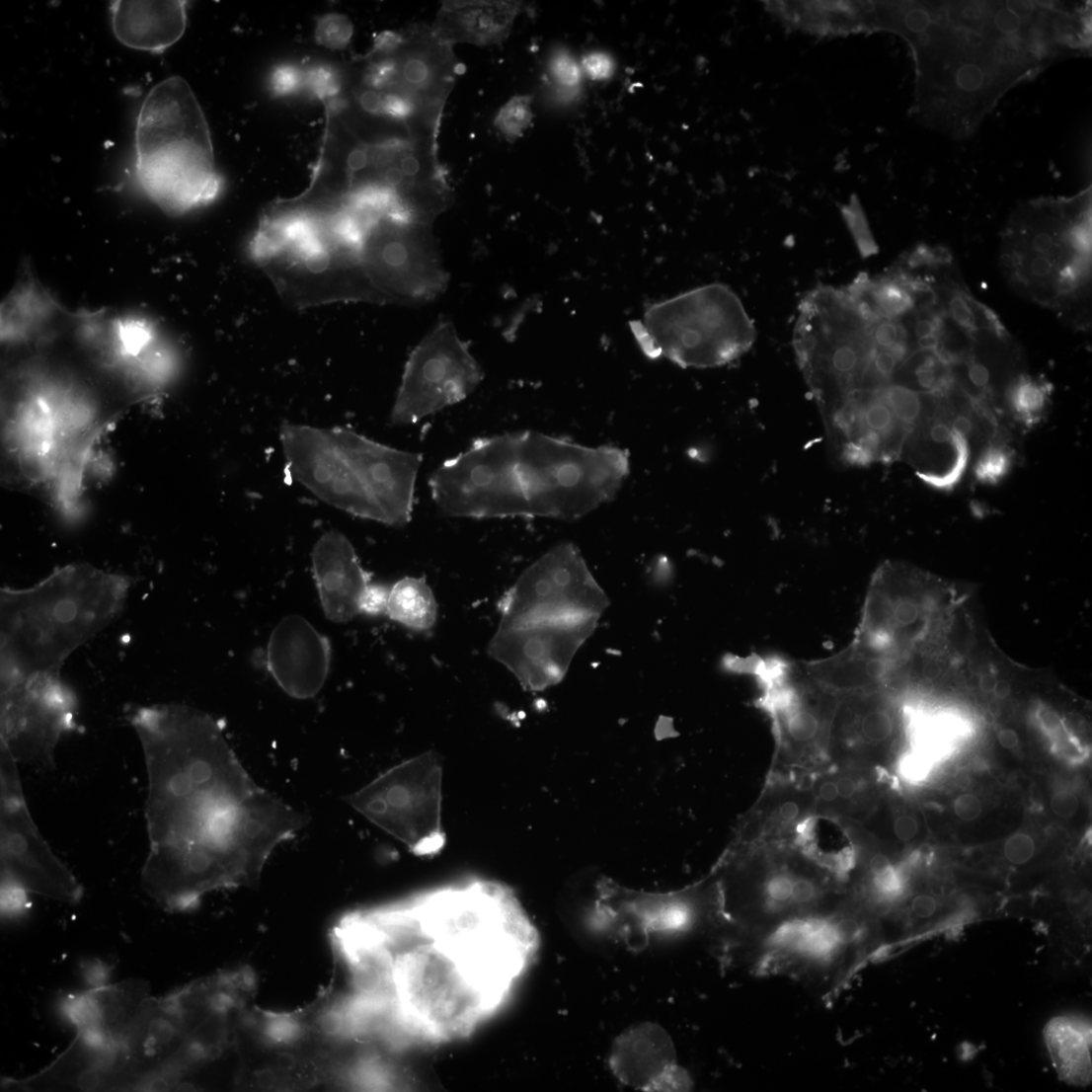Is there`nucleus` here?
Instances as JSON below:
<instances>
[{
    "mask_svg": "<svg viewBox=\"0 0 1092 1092\" xmlns=\"http://www.w3.org/2000/svg\"><path fill=\"white\" fill-rule=\"evenodd\" d=\"M1091 1024L1077 1016L1050 1021L1044 1031L1047 1049L1059 1077L1068 1084L1091 1082Z\"/></svg>",
    "mask_w": 1092,
    "mask_h": 1092,
    "instance_id": "393cba45",
    "label": "nucleus"
},
{
    "mask_svg": "<svg viewBox=\"0 0 1092 1092\" xmlns=\"http://www.w3.org/2000/svg\"><path fill=\"white\" fill-rule=\"evenodd\" d=\"M913 47L918 112L934 129L974 133L999 100L1059 59L1087 51V6L948 2L892 6Z\"/></svg>",
    "mask_w": 1092,
    "mask_h": 1092,
    "instance_id": "7ed1b4c3",
    "label": "nucleus"
},
{
    "mask_svg": "<svg viewBox=\"0 0 1092 1092\" xmlns=\"http://www.w3.org/2000/svg\"><path fill=\"white\" fill-rule=\"evenodd\" d=\"M968 381L975 389L983 392L989 389L991 373L983 363L973 361L968 367Z\"/></svg>",
    "mask_w": 1092,
    "mask_h": 1092,
    "instance_id": "c03bdc74",
    "label": "nucleus"
},
{
    "mask_svg": "<svg viewBox=\"0 0 1092 1092\" xmlns=\"http://www.w3.org/2000/svg\"><path fill=\"white\" fill-rule=\"evenodd\" d=\"M550 75L564 92H574L581 86L583 70L575 58L566 51L555 53L550 61Z\"/></svg>",
    "mask_w": 1092,
    "mask_h": 1092,
    "instance_id": "7c9ffc66",
    "label": "nucleus"
},
{
    "mask_svg": "<svg viewBox=\"0 0 1092 1092\" xmlns=\"http://www.w3.org/2000/svg\"><path fill=\"white\" fill-rule=\"evenodd\" d=\"M310 80L313 84L314 91L320 97L324 95H335L339 91L338 81H336V77H334L333 74L326 69H317L312 71Z\"/></svg>",
    "mask_w": 1092,
    "mask_h": 1092,
    "instance_id": "37998d69",
    "label": "nucleus"
},
{
    "mask_svg": "<svg viewBox=\"0 0 1092 1092\" xmlns=\"http://www.w3.org/2000/svg\"><path fill=\"white\" fill-rule=\"evenodd\" d=\"M353 35L350 19L340 14H330L320 20L316 38L319 44L334 50L346 48Z\"/></svg>",
    "mask_w": 1092,
    "mask_h": 1092,
    "instance_id": "c756f323",
    "label": "nucleus"
},
{
    "mask_svg": "<svg viewBox=\"0 0 1092 1092\" xmlns=\"http://www.w3.org/2000/svg\"><path fill=\"white\" fill-rule=\"evenodd\" d=\"M735 942L749 974L800 983L825 1002L844 992L865 963L887 949L876 923L847 897Z\"/></svg>",
    "mask_w": 1092,
    "mask_h": 1092,
    "instance_id": "6e6552de",
    "label": "nucleus"
},
{
    "mask_svg": "<svg viewBox=\"0 0 1092 1092\" xmlns=\"http://www.w3.org/2000/svg\"><path fill=\"white\" fill-rule=\"evenodd\" d=\"M894 829L899 841L909 842L918 832V823L911 816H901L896 819Z\"/></svg>",
    "mask_w": 1092,
    "mask_h": 1092,
    "instance_id": "a18cd8bd",
    "label": "nucleus"
},
{
    "mask_svg": "<svg viewBox=\"0 0 1092 1092\" xmlns=\"http://www.w3.org/2000/svg\"><path fill=\"white\" fill-rule=\"evenodd\" d=\"M113 31L123 46L162 53L182 39L187 28V3L117 0L111 4Z\"/></svg>",
    "mask_w": 1092,
    "mask_h": 1092,
    "instance_id": "5701e85b",
    "label": "nucleus"
},
{
    "mask_svg": "<svg viewBox=\"0 0 1092 1092\" xmlns=\"http://www.w3.org/2000/svg\"><path fill=\"white\" fill-rule=\"evenodd\" d=\"M911 336L914 341L929 338L932 335H938L937 323L928 317H917L913 321Z\"/></svg>",
    "mask_w": 1092,
    "mask_h": 1092,
    "instance_id": "49530a36",
    "label": "nucleus"
},
{
    "mask_svg": "<svg viewBox=\"0 0 1092 1092\" xmlns=\"http://www.w3.org/2000/svg\"><path fill=\"white\" fill-rule=\"evenodd\" d=\"M358 1028L397 1048L469 1037L532 963L536 929L515 895L474 880L349 915L339 929Z\"/></svg>",
    "mask_w": 1092,
    "mask_h": 1092,
    "instance_id": "f257e3e1",
    "label": "nucleus"
},
{
    "mask_svg": "<svg viewBox=\"0 0 1092 1092\" xmlns=\"http://www.w3.org/2000/svg\"><path fill=\"white\" fill-rule=\"evenodd\" d=\"M484 372L449 321L440 322L412 351L391 413L395 427L414 426L466 400Z\"/></svg>",
    "mask_w": 1092,
    "mask_h": 1092,
    "instance_id": "ddd939ff",
    "label": "nucleus"
},
{
    "mask_svg": "<svg viewBox=\"0 0 1092 1092\" xmlns=\"http://www.w3.org/2000/svg\"><path fill=\"white\" fill-rule=\"evenodd\" d=\"M407 39L396 32L387 31L375 38L372 54H393L405 46Z\"/></svg>",
    "mask_w": 1092,
    "mask_h": 1092,
    "instance_id": "79ce46f5",
    "label": "nucleus"
},
{
    "mask_svg": "<svg viewBox=\"0 0 1092 1092\" xmlns=\"http://www.w3.org/2000/svg\"><path fill=\"white\" fill-rule=\"evenodd\" d=\"M581 67L592 80L604 81L614 74L615 62L610 55L596 52L584 56Z\"/></svg>",
    "mask_w": 1092,
    "mask_h": 1092,
    "instance_id": "72a5a7b5",
    "label": "nucleus"
},
{
    "mask_svg": "<svg viewBox=\"0 0 1092 1092\" xmlns=\"http://www.w3.org/2000/svg\"><path fill=\"white\" fill-rule=\"evenodd\" d=\"M1053 813L1064 819L1073 818L1079 809V801L1076 794L1062 790L1055 793L1052 800Z\"/></svg>",
    "mask_w": 1092,
    "mask_h": 1092,
    "instance_id": "a19ab883",
    "label": "nucleus"
},
{
    "mask_svg": "<svg viewBox=\"0 0 1092 1092\" xmlns=\"http://www.w3.org/2000/svg\"><path fill=\"white\" fill-rule=\"evenodd\" d=\"M437 603L425 578H404L390 587L386 615L415 630L428 632L437 620Z\"/></svg>",
    "mask_w": 1092,
    "mask_h": 1092,
    "instance_id": "a878e982",
    "label": "nucleus"
},
{
    "mask_svg": "<svg viewBox=\"0 0 1092 1092\" xmlns=\"http://www.w3.org/2000/svg\"><path fill=\"white\" fill-rule=\"evenodd\" d=\"M130 581L95 567L59 569L29 589L0 593L2 688L59 673L63 663L121 612Z\"/></svg>",
    "mask_w": 1092,
    "mask_h": 1092,
    "instance_id": "39448f33",
    "label": "nucleus"
},
{
    "mask_svg": "<svg viewBox=\"0 0 1092 1092\" xmlns=\"http://www.w3.org/2000/svg\"><path fill=\"white\" fill-rule=\"evenodd\" d=\"M76 696L59 673L2 688V746L17 762L52 764L61 737L74 728Z\"/></svg>",
    "mask_w": 1092,
    "mask_h": 1092,
    "instance_id": "2eb2a0df",
    "label": "nucleus"
},
{
    "mask_svg": "<svg viewBox=\"0 0 1092 1092\" xmlns=\"http://www.w3.org/2000/svg\"><path fill=\"white\" fill-rule=\"evenodd\" d=\"M835 785L838 793V798H841V800H851V798L855 796L858 790V786L855 780L848 776L838 778L835 781Z\"/></svg>",
    "mask_w": 1092,
    "mask_h": 1092,
    "instance_id": "3c124183",
    "label": "nucleus"
},
{
    "mask_svg": "<svg viewBox=\"0 0 1092 1092\" xmlns=\"http://www.w3.org/2000/svg\"><path fill=\"white\" fill-rule=\"evenodd\" d=\"M921 673L923 677L933 680L940 676L942 669L937 663H927L922 666Z\"/></svg>",
    "mask_w": 1092,
    "mask_h": 1092,
    "instance_id": "4d7b16f0",
    "label": "nucleus"
},
{
    "mask_svg": "<svg viewBox=\"0 0 1092 1092\" xmlns=\"http://www.w3.org/2000/svg\"><path fill=\"white\" fill-rule=\"evenodd\" d=\"M1007 403L1018 422L1027 428H1032L1040 422L1046 409L1048 390L1027 377H1022L1009 390Z\"/></svg>",
    "mask_w": 1092,
    "mask_h": 1092,
    "instance_id": "bb28decb",
    "label": "nucleus"
},
{
    "mask_svg": "<svg viewBox=\"0 0 1092 1092\" xmlns=\"http://www.w3.org/2000/svg\"><path fill=\"white\" fill-rule=\"evenodd\" d=\"M21 1090H125L119 1046H101L79 1036L49 1066L23 1080H6Z\"/></svg>",
    "mask_w": 1092,
    "mask_h": 1092,
    "instance_id": "4be33fe9",
    "label": "nucleus"
},
{
    "mask_svg": "<svg viewBox=\"0 0 1092 1092\" xmlns=\"http://www.w3.org/2000/svg\"><path fill=\"white\" fill-rule=\"evenodd\" d=\"M820 800L826 804H833L838 800V793L835 785V781H824L819 791Z\"/></svg>",
    "mask_w": 1092,
    "mask_h": 1092,
    "instance_id": "864d4df0",
    "label": "nucleus"
},
{
    "mask_svg": "<svg viewBox=\"0 0 1092 1092\" xmlns=\"http://www.w3.org/2000/svg\"><path fill=\"white\" fill-rule=\"evenodd\" d=\"M443 769L428 751L377 777L348 797V803L418 856L440 852Z\"/></svg>",
    "mask_w": 1092,
    "mask_h": 1092,
    "instance_id": "9b49d317",
    "label": "nucleus"
},
{
    "mask_svg": "<svg viewBox=\"0 0 1092 1092\" xmlns=\"http://www.w3.org/2000/svg\"><path fill=\"white\" fill-rule=\"evenodd\" d=\"M399 68L398 92L417 108L418 129L434 137L441 110L457 71L451 46L442 43L430 30H419L407 39Z\"/></svg>",
    "mask_w": 1092,
    "mask_h": 1092,
    "instance_id": "a211bd4d",
    "label": "nucleus"
},
{
    "mask_svg": "<svg viewBox=\"0 0 1092 1092\" xmlns=\"http://www.w3.org/2000/svg\"><path fill=\"white\" fill-rule=\"evenodd\" d=\"M149 792L150 853L142 871L148 895L167 911H186L207 894L260 878L273 851L307 818L261 787L223 728L180 704L136 709Z\"/></svg>",
    "mask_w": 1092,
    "mask_h": 1092,
    "instance_id": "f03ea898",
    "label": "nucleus"
},
{
    "mask_svg": "<svg viewBox=\"0 0 1092 1092\" xmlns=\"http://www.w3.org/2000/svg\"><path fill=\"white\" fill-rule=\"evenodd\" d=\"M382 115L403 120L413 119L417 117V108L407 97L389 93L384 94Z\"/></svg>",
    "mask_w": 1092,
    "mask_h": 1092,
    "instance_id": "c9c22d12",
    "label": "nucleus"
},
{
    "mask_svg": "<svg viewBox=\"0 0 1092 1092\" xmlns=\"http://www.w3.org/2000/svg\"><path fill=\"white\" fill-rule=\"evenodd\" d=\"M949 310L953 321L962 329L970 332L976 330L977 321L975 312L968 301V298L962 296L961 293H957V295L953 296L949 304Z\"/></svg>",
    "mask_w": 1092,
    "mask_h": 1092,
    "instance_id": "4c0bfd02",
    "label": "nucleus"
},
{
    "mask_svg": "<svg viewBox=\"0 0 1092 1092\" xmlns=\"http://www.w3.org/2000/svg\"><path fill=\"white\" fill-rule=\"evenodd\" d=\"M390 587L371 583L361 602V614L368 616L386 615Z\"/></svg>",
    "mask_w": 1092,
    "mask_h": 1092,
    "instance_id": "f704fd0d",
    "label": "nucleus"
},
{
    "mask_svg": "<svg viewBox=\"0 0 1092 1092\" xmlns=\"http://www.w3.org/2000/svg\"><path fill=\"white\" fill-rule=\"evenodd\" d=\"M367 151L364 149L354 150L349 157L348 164L352 174L359 173L364 170L367 165Z\"/></svg>",
    "mask_w": 1092,
    "mask_h": 1092,
    "instance_id": "603ef678",
    "label": "nucleus"
},
{
    "mask_svg": "<svg viewBox=\"0 0 1092 1092\" xmlns=\"http://www.w3.org/2000/svg\"><path fill=\"white\" fill-rule=\"evenodd\" d=\"M520 11L516 2H447L431 32L449 46L500 44L509 36Z\"/></svg>",
    "mask_w": 1092,
    "mask_h": 1092,
    "instance_id": "b1692460",
    "label": "nucleus"
},
{
    "mask_svg": "<svg viewBox=\"0 0 1092 1092\" xmlns=\"http://www.w3.org/2000/svg\"><path fill=\"white\" fill-rule=\"evenodd\" d=\"M301 81L302 74L298 68L281 66L273 72L272 86L274 94L285 96L297 91Z\"/></svg>",
    "mask_w": 1092,
    "mask_h": 1092,
    "instance_id": "e433bc0d",
    "label": "nucleus"
},
{
    "mask_svg": "<svg viewBox=\"0 0 1092 1092\" xmlns=\"http://www.w3.org/2000/svg\"><path fill=\"white\" fill-rule=\"evenodd\" d=\"M185 1036V1022L173 993L150 996L119 1044L127 1090H135L170 1059Z\"/></svg>",
    "mask_w": 1092,
    "mask_h": 1092,
    "instance_id": "aec40b11",
    "label": "nucleus"
},
{
    "mask_svg": "<svg viewBox=\"0 0 1092 1092\" xmlns=\"http://www.w3.org/2000/svg\"><path fill=\"white\" fill-rule=\"evenodd\" d=\"M936 910V901L933 897L925 895L915 897L910 903V911L916 917H928L931 916Z\"/></svg>",
    "mask_w": 1092,
    "mask_h": 1092,
    "instance_id": "09e8293b",
    "label": "nucleus"
},
{
    "mask_svg": "<svg viewBox=\"0 0 1092 1092\" xmlns=\"http://www.w3.org/2000/svg\"><path fill=\"white\" fill-rule=\"evenodd\" d=\"M280 442L291 479L332 507L393 527L411 521L422 454L342 428L285 425Z\"/></svg>",
    "mask_w": 1092,
    "mask_h": 1092,
    "instance_id": "423d86ee",
    "label": "nucleus"
},
{
    "mask_svg": "<svg viewBox=\"0 0 1092 1092\" xmlns=\"http://www.w3.org/2000/svg\"><path fill=\"white\" fill-rule=\"evenodd\" d=\"M30 909L29 893L15 882L2 879V916L18 919Z\"/></svg>",
    "mask_w": 1092,
    "mask_h": 1092,
    "instance_id": "2f4dec72",
    "label": "nucleus"
},
{
    "mask_svg": "<svg viewBox=\"0 0 1092 1092\" xmlns=\"http://www.w3.org/2000/svg\"><path fill=\"white\" fill-rule=\"evenodd\" d=\"M384 94L375 91H365L360 96V104L363 110L371 114H382Z\"/></svg>",
    "mask_w": 1092,
    "mask_h": 1092,
    "instance_id": "8fccbe9b",
    "label": "nucleus"
},
{
    "mask_svg": "<svg viewBox=\"0 0 1092 1092\" xmlns=\"http://www.w3.org/2000/svg\"><path fill=\"white\" fill-rule=\"evenodd\" d=\"M1036 851L1035 842L1031 835L1024 832L1016 833L1004 844L1003 852L1007 861L1022 865L1029 862Z\"/></svg>",
    "mask_w": 1092,
    "mask_h": 1092,
    "instance_id": "473e14b6",
    "label": "nucleus"
},
{
    "mask_svg": "<svg viewBox=\"0 0 1092 1092\" xmlns=\"http://www.w3.org/2000/svg\"><path fill=\"white\" fill-rule=\"evenodd\" d=\"M17 761L2 746V870L29 894L77 904L82 888L33 823L22 793Z\"/></svg>",
    "mask_w": 1092,
    "mask_h": 1092,
    "instance_id": "4468645a",
    "label": "nucleus"
},
{
    "mask_svg": "<svg viewBox=\"0 0 1092 1092\" xmlns=\"http://www.w3.org/2000/svg\"><path fill=\"white\" fill-rule=\"evenodd\" d=\"M780 818L785 821H793L801 815V809L794 802H786L779 809Z\"/></svg>",
    "mask_w": 1092,
    "mask_h": 1092,
    "instance_id": "5fc2aeb1",
    "label": "nucleus"
},
{
    "mask_svg": "<svg viewBox=\"0 0 1092 1092\" xmlns=\"http://www.w3.org/2000/svg\"><path fill=\"white\" fill-rule=\"evenodd\" d=\"M532 103L533 96H516L499 111L495 127L508 141H516L530 127L534 118Z\"/></svg>",
    "mask_w": 1092,
    "mask_h": 1092,
    "instance_id": "cd10ccee",
    "label": "nucleus"
},
{
    "mask_svg": "<svg viewBox=\"0 0 1092 1092\" xmlns=\"http://www.w3.org/2000/svg\"><path fill=\"white\" fill-rule=\"evenodd\" d=\"M313 574L326 617L348 623L361 615L370 577L349 538L338 530L324 533L312 553Z\"/></svg>",
    "mask_w": 1092,
    "mask_h": 1092,
    "instance_id": "412c9836",
    "label": "nucleus"
},
{
    "mask_svg": "<svg viewBox=\"0 0 1092 1092\" xmlns=\"http://www.w3.org/2000/svg\"><path fill=\"white\" fill-rule=\"evenodd\" d=\"M997 679L992 675H985L980 679L979 688L984 693H992L996 685Z\"/></svg>",
    "mask_w": 1092,
    "mask_h": 1092,
    "instance_id": "bf43d9fd",
    "label": "nucleus"
},
{
    "mask_svg": "<svg viewBox=\"0 0 1092 1092\" xmlns=\"http://www.w3.org/2000/svg\"><path fill=\"white\" fill-rule=\"evenodd\" d=\"M150 996L148 982L129 979L65 994L57 1009L77 1036L97 1045L119 1046Z\"/></svg>",
    "mask_w": 1092,
    "mask_h": 1092,
    "instance_id": "6ab92c4d",
    "label": "nucleus"
},
{
    "mask_svg": "<svg viewBox=\"0 0 1092 1092\" xmlns=\"http://www.w3.org/2000/svg\"><path fill=\"white\" fill-rule=\"evenodd\" d=\"M1011 692H1012V686L1009 682H1007L1005 680H997L996 685H995L994 690H993L992 693L997 698L1004 699V698L1009 697L1011 695Z\"/></svg>",
    "mask_w": 1092,
    "mask_h": 1092,
    "instance_id": "13d9d810",
    "label": "nucleus"
},
{
    "mask_svg": "<svg viewBox=\"0 0 1092 1092\" xmlns=\"http://www.w3.org/2000/svg\"><path fill=\"white\" fill-rule=\"evenodd\" d=\"M592 633L499 624L488 652L526 690L541 691L566 676L581 646Z\"/></svg>",
    "mask_w": 1092,
    "mask_h": 1092,
    "instance_id": "dca6fc26",
    "label": "nucleus"
},
{
    "mask_svg": "<svg viewBox=\"0 0 1092 1092\" xmlns=\"http://www.w3.org/2000/svg\"><path fill=\"white\" fill-rule=\"evenodd\" d=\"M135 179L165 212L184 214L217 198L222 180L202 110L189 83L167 78L145 98L135 130Z\"/></svg>",
    "mask_w": 1092,
    "mask_h": 1092,
    "instance_id": "0eeeda50",
    "label": "nucleus"
},
{
    "mask_svg": "<svg viewBox=\"0 0 1092 1092\" xmlns=\"http://www.w3.org/2000/svg\"><path fill=\"white\" fill-rule=\"evenodd\" d=\"M999 743L1007 749H1014L1018 746L1020 739L1018 734L1013 730H1004L998 736Z\"/></svg>",
    "mask_w": 1092,
    "mask_h": 1092,
    "instance_id": "6e6d98bb",
    "label": "nucleus"
},
{
    "mask_svg": "<svg viewBox=\"0 0 1092 1092\" xmlns=\"http://www.w3.org/2000/svg\"><path fill=\"white\" fill-rule=\"evenodd\" d=\"M267 660L271 674L288 696L310 699L327 681L331 646L306 618L288 615L273 629Z\"/></svg>",
    "mask_w": 1092,
    "mask_h": 1092,
    "instance_id": "f3484780",
    "label": "nucleus"
},
{
    "mask_svg": "<svg viewBox=\"0 0 1092 1092\" xmlns=\"http://www.w3.org/2000/svg\"><path fill=\"white\" fill-rule=\"evenodd\" d=\"M956 816L965 821L977 819L982 813V804L979 798L972 793L960 795L954 803Z\"/></svg>",
    "mask_w": 1092,
    "mask_h": 1092,
    "instance_id": "ea45409f",
    "label": "nucleus"
},
{
    "mask_svg": "<svg viewBox=\"0 0 1092 1092\" xmlns=\"http://www.w3.org/2000/svg\"><path fill=\"white\" fill-rule=\"evenodd\" d=\"M607 605L579 550L562 543L526 569L500 599L499 624L596 628Z\"/></svg>",
    "mask_w": 1092,
    "mask_h": 1092,
    "instance_id": "9d476101",
    "label": "nucleus"
},
{
    "mask_svg": "<svg viewBox=\"0 0 1092 1092\" xmlns=\"http://www.w3.org/2000/svg\"><path fill=\"white\" fill-rule=\"evenodd\" d=\"M81 975L90 988H99L110 984V966L98 959L84 961L80 965Z\"/></svg>",
    "mask_w": 1092,
    "mask_h": 1092,
    "instance_id": "58836bf2",
    "label": "nucleus"
},
{
    "mask_svg": "<svg viewBox=\"0 0 1092 1092\" xmlns=\"http://www.w3.org/2000/svg\"><path fill=\"white\" fill-rule=\"evenodd\" d=\"M928 769L929 765L927 760L920 757V755H909L903 764L904 774L910 779L925 777Z\"/></svg>",
    "mask_w": 1092,
    "mask_h": 1092,
    "instance_id": "de8ad7c7",
    "label": "nucleus"
},
{
    "mask_svg": "<svg viewBox=\"0 0 1092 1092\" xmlns=\"http://www.w3.org/2000/svg\"><path fill=\"white\" fill-rule=\"evenodd\" d=\"M629 473L620 447L526 430L474 440L432 473L429 488L449 517L569 521L612 501Z\"/></svg>",
    "mask_w": 1092,
    "mask_h": 1092,
    "instance_id": "20e7f679",
    "label": "nucleus"
},
{
    "mask_svg": "<svg viewBox=\"0 0 1092 1092\" xmlns=\"http://www.w3.org/2000/svg\"><path fill=\"white\" fill-rule=\"evenodd\" d=\"M358 267L373 303L425 304L448 284L431 225L385 216L365 232Z\"/></svg>",
    "mask_w": 1092,
    "mask_h": 1092,
    "instance_id": "f8f14e48",
    "label": "nucleus"
},
{
    "mask_svg": "<svg viewBox=\"0 0 1092 1092\" xmlns=\"http://www.w3.org/2000/svg\"><path fill=\"white\" fill-rule=\"evenodd\" d=\"M1013 460V452L996 437L981 453L975 477L983 484L995 485L1009 474Z\"/></svg>",
    "mask_w": 1092,
    "mask_h": 1092,
    "instance_id": "c85d7f7f",
    "label": "nucleus"
},
{
    "mask_svg": "<svg viewBox=\"0 0 1092 1092\" xmlns=\"http://www.w3.org/2000/svg\"><path fill=\"white\" fill-rule=\"evenodd\" d=\"M630 328L647 357L682 368L724 366L744 355L757 339L742 302L723 283L650 305Z\"/></svg>",
    "mask_w": 1092,
    "mask_h": 1092,
    "instance_id": "1a4fd4ad",
    "label": "nucleus"
}]
</instances>
